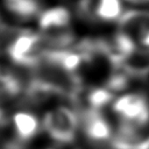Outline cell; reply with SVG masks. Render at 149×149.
<instances>
[{
  "label": "cell",
  "mask_w": 149,
  "mask_h": 149,
  "mask_svg": "<svg viewBox=\"0 0 149 149\" xmlns=\"http://www.w3.org/2000/svg\"><path fill=\"white\" fill-rule=\"evenodd\" d=\"M45 50L47 45L42 35L28 29L16 30L6 48V52L13 63L34 69L41 64Z\"/></svg>",
  "instance_id": "obj_1"
},
{
  "label": "cell",
  "mask_w": 149,
  "mask_h": 149,
  "mask_svg": "<svg viewBox=\"0 0 149 149\" xmlns=\"http://www.w3.org/2000/svg\"><path fill=\"white\" fill-rule=\"evenodd\" d=\"M43 128L58 143H70L74 140L79 120L77 114L66 106L48 111L43 116Z\"/></svg>",
  "instance_id": "obj_2"
},
{
  "label": "cell",
  "mask_w": 149,
  "mask_h": 149,
  "mask_svg": "<svg viewBox=\"0 0 149 149\" xmlns=\"http://www.w3.org/2000/svg\"><path fill=\"white\" fill-rule=\"evenodd\" d=\"M113 109L122 118V121L129 122L136 127L149 122V102L143 94H125L114 101Z\"/></svg>",
  "instance_id": "obj_3"
},
{
  "label": "cell",
  "mask_w": 149,
  "mask_h": 149,
  "mask_svg": "<svg viewBox=\"0 0 149 149\" xmlns=\"http://www.w3.org/2000/svg\"><path fill=\"white\" fill-rule=\"evenodd\" d=\"M77 9L84 17H97L108 22L120 19L122 6L120 0H80Z\"/></svg>",
  "instance_id": "obj_4"
},
{
  "label": "cell",
  "mask_w": 149,
  "mask_h": 149,
  "mask_svg": "<svg viewBox=\"0 0 149 149\" xmlns=\"http://www.w3.org/2000/svg\"><path fill=\"white\" fill-rule=\"evenodd\" d=\"M149 29V12L141 9H130L125 12L119 20V33L130 37L141 40Z\"/></svg>",
  "instance_id": "obj_5"
},
{
  "label": "cell",
  "mask_w": 149,
  "mask_h": 149,
  "mask_svg": "<svg viewBox=\"0 0 149 149\" xmlns=\"http://www.w3.org/2000/svg\"><path fill=\"white\" fill-rule=\"evenodd\" d=\"M83 127L86 136L92 141H106L111 137L112 130L102 116V114L94 108H90L83 113Z\"/></svg>",
  "instance_id": "obj_6"
},
{
  "label": "cell",
  "mask_w": 149,
  "mask_h": 149,
  "mask_svg": "<svg viewBox=\"0 0 149 149\" xmlns=\"http://www.w3.org/2000/svg\"><path fill=\"white\" fill-rule=\"evenodd\" d=\"M70 12L64 7H52L41 13L38 26L42 34L58 33L69 29Z\"/></svg>",
  "instance_id": "obj_7"
},
{
  "label": "cell",
  "mask_w": 149,
  "mask_h": 149,
  "mask_svg": "<svg viewBox=\"0 0 149 149\" xmlns=\"http://www.w3.org/2000/svg\"><path fill=\"white\" fill-rule=\"evenodd\" d=\"M13 126L16 139L22 143L31 140L40 129L38 119L29 112H16L13 115Z\"/></svg>",
  "instance_id": "obj_8"
},
{
  "label": "cell",
  "mask_w": 149,
  "mask_h": 149,
  "mask_svg": "<svg viewBox=\"0 0 149 149\" xmlns=\"http://www.w3.org/2000/svg\"><path fill=\"white\" fill-rule=\"evenodd\" d=\"M22 90L23 84L20 77L0 66V100L13 99L20 95Z\"/></svg>",
  "instance_id": "obj_9"
},
{
  "label": "cell",
  "mask_w": 149,
  "mask_h": 149,
  "mask_svg": "<svg viewBox=\"0 0 149 149\" xmlns=\"http://www.w3.org/2000/svg\"><path fill=\"white\" fill-rule=\"evenodd\" d=\"M7 8L21 19H30L40 9L38 0H5Z\"/></svg>",
  "instance_id": "obj_10"
},
{
  "label": "cell",
  "mask_w": 149,
  "mask_h": 149,
  "mask_svg": "<svg viewBox=\"0 0 149 149\" xmlns=\"http://www.w3.org/2000/svg\"><path fill=\"white\" fill-rule=\"evenodd\" d=\"M113 98V93L108 88H94L87 95V101L91 105V108L98 109L107 105Z\"/></svg>",
  "instance_id": "obj_11"
},
{
  "label": "cell",
  "mask_w": 149,
  "mask_h": 149,
  "mask_svg": "<svg viewBox=\"0 0 149 149\" xmlns=\"http://www.w3.org/2000/svg\"><path fill=\"white\" fill-rule=\"evenodd\" d=\"M126 84H127V78L125 74H115L109 79L108 87H111L112 90H121L126 86Z\"/></svg>",
  "instance_id": "obj_12"
},
{
  "label": "cell",
  "mask_w": 149,
  "mask_h": 149,
  "mask_svg": "<svg viewBox=\"0 0 149 149\" xmlns=\"http://www.w3.org/2000/svg\"><path fill=\"white\" fill-rule=\"evenodd\" d=\"M141 43H142V45L143 47H146V48H149V29L144 33V35L141 37Z\"/></svg>",
  "instance_id": "obj_13"
},
{
  "label": "cell",
  "mask_w": 149,
  "mask_h": 149,
  "mask_svg": "<svg viewBox=\"0 0 149 149\" xmlns=\"http://www.w3.org/2000/svg\"><path fill=\"white\" fill-rule=\"evenodd\" d=\"M6 123V113H5V111L0 107V126H2V125H5Z\"/></svg>",
  "instance_id": "obj_14"
},
{
  "label": "cell",
  "mask_w": 149,
  "mask_h": 149,
  "mask_svg": "<svg viewBox=\"0 0 149 149\" xmlns=\"http://www.w3.org/2000/svg\"><path fill=\"white\" fill-rule=\"evenodd\" d=\"M128 1H134V2H140V1H149V0H128Z\"/></svg>",
  "instance_id": "obj_15"
},
{
  "label": "cell",
  "mask_w": 149,
  "mask_h": 149,
  "mask_svg": "<svg viewBox=\"0 0 149 149\" xmlns=\"http://www.w3.org/2000/svg\"><path fill=\"white\" fill-rule=\"evenodd\" d=\"M147 142H148V146H149V139H148V140H147Z\"/></svg>",
  "instance_id": "obj_16"
}]
</instances>
